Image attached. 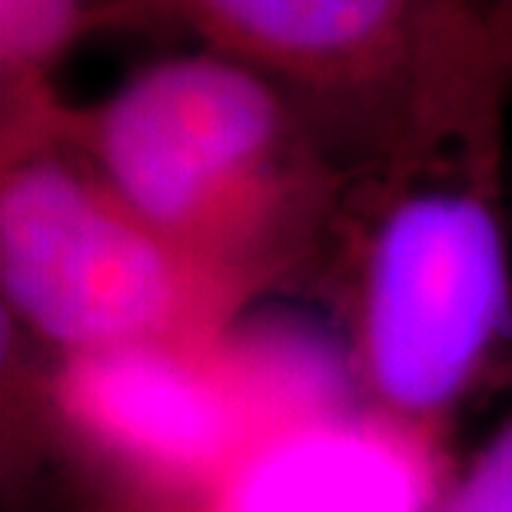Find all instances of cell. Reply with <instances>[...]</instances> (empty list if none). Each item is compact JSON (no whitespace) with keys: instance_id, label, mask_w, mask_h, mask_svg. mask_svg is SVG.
Here are the masks:
<instances>
[{"instance_id":"obj_1","label":"cell","mask_w":512,"mask_h":512,"mask_svg":"<svg viewBox=\"0 0 512 512\" xmlns=\"http://www.w3.org/2000/svg\"><path fill=\"white\" fill-rule=\"evenodd\" d=\"M306 117L280 84L200 50L140 67L97 104L64 100L44 147L77 153L150 223L263 290L333 197Z\"/></svg>"},{"instance_id":"obj_2","label":"cell","mask_w":512,"mask_h":512,"mask_svg":"<svg viewBox=\"0 0 512 512\" xmlns=\"http://www.w3.org/2000/svg\"><path fill=\"white\" fill-rule=\"evenodd\" d=\"M97 30H173L389 160L503 114L479 0H94Z\"/></svg>"},{"instance_id":"obj_3","label":"cell","mask_w":512,"mask_h":512,"mask_svg":"<svg viewBox=\"0 0 512 512\" xmlns=\"http://www.w3.org/2000/svg\"><path fill=\"white\" fill-rule=\"evenodd\" d=\"M0 280L20 320L70 353L217 340L260 293L64 147L4 160Z\"/></svg>"},{"instance_id":"obj_4","label":"cell","mask_w":512,"mask_h":512,"mask_svg":"<svg viewBox=\"0 0 512 512\" xmlns=\"http://www.w3.org/2000/svg\"><path fill=\"white\" fill-rule=\"evenodd\" d=\"M363 363L386 403L439 409L512 310L503 220L476 180L413 183L386 203L363 260Z\"/></svg>"},{"instance_id":"obj_5","label":"cell","mask_w":512,"mask_h":512,"mask_svg":"<svg viewBox=\"0 0 512 512\" xmlns=\"http://www.w3.org/2000/svg\"><path fill=\"white\" fill-rule=\"evenodd\" d=\"M54 403L90 456L143 489L217 496L270 443L227 350L203 343H137L70 353Z\"/></svg>"},{"instance_id":"obj_6","label":"cell","mask_w":512,"mask_h":512,"mask_svg":"<svg viewBox=\"0 0 512 512\" xmlns=\"http://www.w3.org/2000/svg\"><path fill=\"white\" fill-rule=\"evenodd\" d=\"M436 456L409 423L340 416L263 443L197 512H433Z\"/></svg>"},{"instance_id":"obj_7","label":"cell","mask_w":512,"mask_h":512,"mask_svg":"<svg viewBox=\"0 0 512 512\" xmlns=\"http://www.w3.org/2000/svg\"><path fill=\"white\" fill-rule=\"evenodd\" d=\"M227 350L270 439L350 416V376L333 336L286 310L243 313Z\"/></svg>"},{"instance_id":"obj_8","label":"cell","mask_w":512,"mask_h":512,"mask_svg":"<svg viewBox=\"0 0 512 512\" xmlns=\"http://www.w3.org/2000/svg\"><path fill=\"white\" fill-rule=\"evenodd\" d=\"M94 27V0H0L4 160L44 147L64 97L60 64Z\"/></svg>"},{"instance_id":"obj_9","label":"cell","mask_w":512,"mask_h":512,"mask_svg":"<svg viewBox=\"0 0 512 512\" xmlns=\"http://www.w3.org/2000/svg\"><path fill=\"white\" fill-rule=\"evenodd\" d=\"M443 512H512V429L473 466Z\"/></svg>"},{"instance_id":"obj_10","label":"cell","mask_w":512,"mask_h":512,"mask_svg":"<svg viewBox=\"0 0 512 512\" xmlns=\"http://www.w3.org/2000/svg\"><path fill=\"white\" fill-rule=\"evenodd\" d=\"M486 67L499 97H512V0H479Z\"/></svg>"}]
</instances>
